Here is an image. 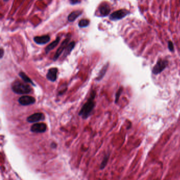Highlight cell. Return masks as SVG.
I'll list each match as a JSON object with an SVG mask.
<instances>
[{"label": "cell", "instance_id": "cell-10", "mask_svg": "<svg viewBox=\"0 0 180 180\" xmlns=\"http://www.w3.org/2000/svg\"><path fill=\"white\" fill-rule=\"evenodd\" d=\"M34 41L38 44L42 45L47 44L50 41V37L48 35L35 36L34 39Z\"/></svg>", "mask_w": 180, "mask_h": 180}, {"label": "cell", "instance_id": "cell-20", "mask_svg": "<svg viewBox=\"0 0 180 180\" xmlns=\"http://www.w3.org/2000/svg\"><path fill=\"white\" fill-rule=\"evenodd\" d=\"M168 48L170 51L173 52L174 51V45L172 41H169L168 42Z\"/></svg>", "mask_w": 180, "mask_h": 180}, {"label": "cell", "instance_id": "cell-16", "mask_svg": "<svg viewBox=\"0 0 180 180\" xmlns=\"http://www.w3.org/2000/svg\"><path fill=\"white\" fill-rule=\"evenodd\" d=\"M19 76H20V77L21 78V79L25 81V82L29 83H30L31 84L34 85V83L32 82V80H31V79H30V78L25 73H23L22 72H20V73H19Z\"/></svg>", "mask_w": 180, "mask_h": 180}, {"label": "cell", "instance_id": "cell-15", "mask_svg": "<svg viewBox=\"0 0 180 180\" xmlns=\"http://www.w3.org/2000/svg\"><path fill=\"white\" fill-rule=\"evenodd\" d=\"M108 67V64H105L104 67H102V69L101 70V71L99 72L97 78V79L98 81H100V80L102 79V78L105 76V74L106 73Z\"/></svg>", "mask_w": 180, "mask_h": 180}, {"label": "cell", "instance_id": "cell-19", "mask_svg": "<svg viewBox=\"0 0 180 180\" xmlns=\"http://www.w3.org/2000/svg\"><path fill=\"white\" fill-rule=\"evenodd\" d=\"M122 87H120L119 90H118L116 94V98H115V103H117V102L118 101V100L120 99V94L122 93Z\"/></svg>", "mask_w": 180, "mask_h": 180}, {"label": "cell", "instance_id": "cell-6", "mask_svg": "<svg viewBox=\"0 0 180 180\" xmlns=\"http://www.w3.org/2000/svg\"><path fill=\"white\" fill-rule=\"evenodd\" d=\"M47 130V125L44 123H39L32 125L31 131L34 133H43Z\"/></svg>", "mask_w": 180, "mask_h": 180}, {"label": "cell", "instance_id": "cell-22", "mask_svg": "<svg viewBox=\"0 0 180 180\" xmlns=\"http://www.w3.org/2000/svg\"><path fill=\"white\" fill-rule=\"evenodd\" d=\"M4 1V2H7V1H9V0H3Z\"/></svg>", "mask_w": 180, "mask_h": 180}, {"label": "cell", "instance_id": "cell-3", "mask_svg": "<svg viewBox=\"0 0 180 180\" xmlns=\"http://www.w3.org/2000/svg\"><path fill=\"white\" fill-rule=\"evenodd\" d=\"M129 12L126 9H121L111 13L109 16V19L111 21H117L124 18L128 15Z\"/></svg>", "mask_w": 180, "mask_h": 180}, {"label": "cell", "instance_id": "cell-18", "mask_svg": "<svg viewBox=\"0 0 180 180\" xmlns=\"http://www.w3.org/2000/svg\"><path fill=\"white\" fill-rule=\"evenodd\" d=\"M108 159H109V155L105 156L104 158L102 160V162L101 163V164H100V169H104L105 167H106V165H107Z\"/></svg>", "mask_w": 180, "mask_h": 180}, {"label": "cell", "instance_id": "cell-11", "mask_svg": "<svg viewBox=\"0 0 180 180\" xmlns=\"http://www.w3.org/2000/svg\"><path fill=\"white\" fill-rule=\"evenodd\" d=\"M58 69L56 67H52L49 69L47 74V79L51 82H55L57 80Z\"/></svg>", "mask_w": 180, "mask_h": 180}, {"label": "cell", "instance_id": "cell-2", "mask_svg": "<svg viewBox=\"0 0 180 180\" xmlns=\"http://www.w3.org/2000/svg\"><path fill=\"white\" fill-rule=\"evenodd\" d=\"M11 87L12 91L18 94H27L30 93L32 90L29 85L19 81H16L13 83Z\"/></svg>", "mask_w": 180, "mask_h": 180}, {"label": "cell", "instance_id": "cell-13", "mask_svg": "<svg viewBox=\"0 0 180 180\" xmlns=\"http://www.w3.org/2000/svg\"><path fill=\"white\" fill-rule=\"evenodd\" d=\"M60 37H58L57 38L56 40H55L54 41H53L50 44L48 45L46 48L45 49V51L46 53H48L49 52L52 50L53 49H55L57 45H58L59 43L60 42Z\"/></svg>", "mask_w": 180, "mask_h": 180}, {"label": "cell", "instance_id": "cell-5", "mask_svg": "<svg viewBox=\"0 0 180 180\" xmlns=\"http://www.w3.org/2000/svg\"><path fill=\"white\" fill-rule=\"evenodd\" d=\"M18 101L20 104L23 106H27L34 104L36 102V99L31 96H24L20 97Z\"/></svg>", "mask_w": 180, "mask_h": 180}, {"label": "cell", "instance_id": "cell-14", "mask_svg": "<svg viewBox=\"0 0 180 180\" xmlns=\"http://www.w3.org/2000/svg\"><path fill=\"white\" fill-rule=\"evenodd\" d=\"M75 46V42H71L69 43L67 47L65 49V53H64V56H68L69 54L70 53V52L72 51V50H73L74 47Z\"/></svg>", "mask_w": 180, "mask_h": 180}, {"label": "cell", "instance_id": "cell-12", "mask_svg": "<svg viewBox=\"0 0 180 180\" xmlns=\"http://www.w3.org/2000/svg\"><path fill=\"white\" fill-rule=\"evenodd\" d=\"M82 13V11L81 10H76L72 12L68 16V21L69 22H73L79 16H80Z\"/></svg>", "mask_w": 180, "mask_h": 180}, {"label": "cell", "instance_id": "cell-4", "mask_svg": "<svg viewBox=\"0 0 180 180\" xmlns=\"http://www.w3.org/2000/svg\"><path fill=\"white\" fill-rule=\"evenodd\" d=\"M167 65H168V61L167 60L159 59L153 67L152 71L153 73L155 75L161 73L167 67Z\"/></svg>", "mask_w": 180, "mask_h": 180}, {"label": "cell", "instance_id": "cell-17", "mask_svg": "<svg viewBox=\"0 0 180 180\" xmlns=\"http://www.w3.org/2000/svg\"><path fill=\"white\" fill-rule=\"evenodd\" d=\"M90 23V21L87 19H81L78 23V26L81 28L86 27H88Z\"/></svg>", "mask_w": 180, "mask_h": 180}, {"label": "cell", "instance_id": "cell-21", "mask_svg": "<svg viewBox=\"0 0 180 180\" xmlns=\"http://www.w3.org/2000/svg\"><path fill=\"white\" fill-rule=\"evenodd\" d=\"M1 54H0V56H1V58L2 59L3 57V54H4V51H3V50L2 48H1Z\"/></svg>", "mask_w": 180, "mask_h": 180}, {"label": "cell", "instance_id": "cell-8", "mask_svg": "<svg viewBox=\"0 0 180 180\" xmlns=\"http://www.w3.org/2000/svg\"><path fill=\"white\" fill-rule=\"evenodd\" d=\"M69 40H70V37H68L66 38L63 42H62L61 44L60 45V47L58 48V50H57L56 53L54 57V61H56L58 59L59 57L60 56V55L62 54V52L63 51V50H65L66 47H67V45L68 44Z\"/></svg>", "mask_w": 180, "mask_h": 180}, {"label": "cell", "instance_id": "cell-7", "mask_svg": "<svg viewBox=\"0 0 180 180\" xmlns=\"http://www.w3.org/2000/svg\"><path fill=\"white\" fill-rule=\"evenodd\" d=\"M45 119V115L42 113H36L28 117L27 120L28 122L34 123L43 121Z\"/></svg>", "mask_w": 180, "mask_h": 180}, {"label": "cell", "instance_id": "cell-9", "mask_svg": "<svg viewBox=\"0 0 180 180\" xmlns=\"http://www.w3.org/2000/svg\"><path fill=\"white\" fill-rule=\"evenodd\" d=\"M98 10H99L100 16H104V17L108 16L111 11V9L109 5L106 3H104L101 4L99 7Z\"/></svg>", "mask_w": 180, "mask_h": 180}, {"label": "cell", "instance_id": "cell-1", "mask_svg": "<svg viewBox=\"0 0 180 180\" xmlns=\"http://www.w3.org/2000/svg\"><path fill=\"white\" fill-rule=\"evenodd\" d=\"M95 92H93V93L91 94L90 97L87 101V102L83 105L82 108L80 110L79 116H82V118L84 119L88 118L90 114L91 113V112L93 110L95 107L94 99L95 97Z\"/></svg>", "mask_w": 180, "mask_h": 180}]
</instances>
